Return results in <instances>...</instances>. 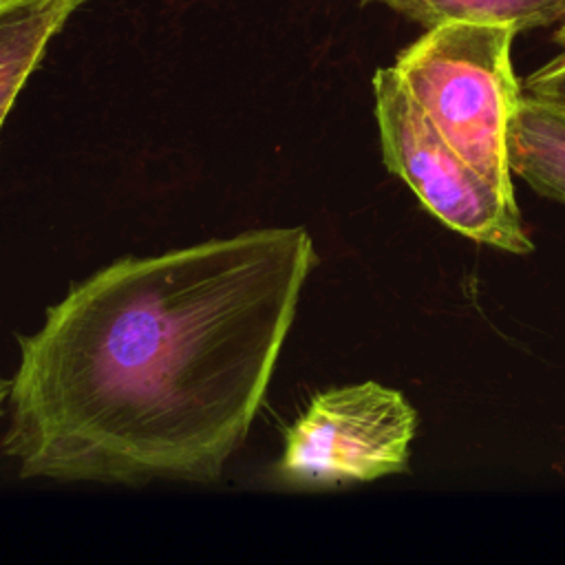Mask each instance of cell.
<instances>
[{"label":"cell","mask_w":565,"mask_h":565,"mask_svg":"<svg viewBox=\"0 0 565 565\" xmlns=\"http://www.w3.org/2000/svg\"><path fill=\"white\" fill-rule=\"evenodd\" d=\"M9 391H11V382H7V380L0 377V415H2V411H4V402H7V397H9Z\"/></svg>","instance_id":"9"},{"label":"cell","mask_w":565,"mask_h":565,"mask_svg":"<svg viewBox=\"0 0 565 565\" xmlns=\"http://www.w3.org/2000/svg\"><path fill=\"white\" fill-rule=\"evenodd\" d=\"M508 24L448 22L426 29L395 57L411 97L483 177L514 196L510 128L523 97Z\"/></svg>","instance_id":"2"},{"label":"cell","mask_w":565,"mask_h":565,"mask_svg":"<svg viewBox=\"0 0 565 565\" xmlns=\"http://www.w3.org/2000/svg\"><path fill=\"white\" fill-rule=\"evenodd\" d=\"M375 119L384 166L448 230L510 254H530L516 199L483 177L406 90L393 66L373 75Z\"/></svg>","instance_id":"3"},{"label":"cell","mask_w":565,"mask_h":565,"mask_svg":"<svg viewBox=\"0 0 565 565\" xmlns=\"http://www.w3.org/2000/svg\"><path fill=\"white\" fill-rule=\"evenodd\" d=\"M554 40H556L561 46H565V20H563L561 24H556V33H554Z\"/></svg>","instance_id":"10"},{"label":"cell","mask_w":565,"mask_h":565,"mask_svg":"<svg viewBox=\"0 0 565 565\" xmlns=\"http://www.w3.org/2000/svg\"><path fill=\"white\" fill-rule=\"evenodd\" d=\"M417 413L384 384L338 386L311 397L285 430L274 477L294 488H338L408 468Z\"/></svg>","instance_id":"4"},{"label":"cell","mask_w":565,"mask_h":565,"mask_svg":"<svg viewBox=\"0 0 565 565\" xmlns=\"http://www.w3.org/2000/svg\"><path fill=\"white\" fill-rule=\"evenodd\" d=\"M82 0H18L0 4V128L51 38Z\"/></svg>","instance_id":"5"},{"label":"cell","mask_w":565,"mask_h":565,"mask_svg":"<svg viewBox=\"0 0 565 565\" xmlns=\"http://www.w3.org/2000/svg\"><path fill=\"white\" fill-rule=\"evenodd\" d=\"M525 95L565 106V46L525 79Z\"/></svg>","instance_id":"8"},{"label":"cell","mask_w":565,"mask_h":565,"mask_svg":"<svg viewBox=\"0 0 565 565\" xmlns=\"http://www.w3.org/2000/svg\"><path fill=\"white\" fill-rule=\"evenodd\" d=\"M426 29L448 22L508 24L516 33L561 24L565 0H380Z\"/></svg>","instance_id":"7"},{"label":"cell","mask_w":565,"mask_h":565,"mask_svg":"<svg viewBox=\"0 0 565 565\" xmlns=\"http://www.w3.org/2000/svg\"><path fill=\"white\" fill-rule=\"evenodd\" d=\"M7 2H18V0H0V4H7Z\"/></svg>","instance_id":"11"},{"label":"cell","mask_w":565,"mask_h":565,"mask_svg":"<svg viewBox=\"0 0 565 565\" xmlns=\"http://www.w3.org/2000/svg\"><path fill=\"white\" fill-rule=\"evenodd\" d=\"M510 170L565 203V106L523 93L510 128Z\"/></svg>","instance_id":"6"},{"label":"cell","mask_w":565,"mask_h":565,"mask_svg":"<svg viewBox=\"0 0 565 565\" xmlns=\"http://www.w3.org/2000/svg\"><path fill=\"white\" fill-rule=\"evenodd\" d=\"M316 263L305 227H267L99 269L20 335L2 450L24 477L216 481Z\"/></svg>","instance_id":"1"}]
</instances>
